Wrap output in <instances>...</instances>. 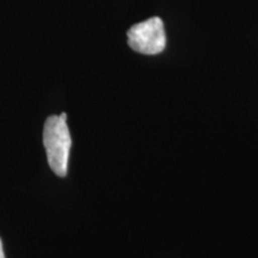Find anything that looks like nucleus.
I'll list each match as a JSON object with an SVG mask.
<instances>
[{
  "label": "nucleus",
  "mask_w": 258,
  "mask_h": 258,
  "mask_svg": "<svg viewBox=\"0 0 258 258\" xmlns=\"http://www.w3.org/2000/svg\"><path fill=\"white\" fill-rule=\"evenodd\" d=\"M43 145L51 171L59 177L66 176L72 139L67 121L60 115H51L44 122Z\"/></svg>",
  "instance_id": "nucleus-1"
},
{
  "label": "nucleus",
  "mask_w": 258,
  "mask_h": 258,
  "mask_svg": "<svg viewBox=\"0 0 258 258\" xmlns=\"http://www.w3.org/2000/svg\"><path fill=\"white\" fill-rule=\"evenodd\" d=\"M127 37L132 49L146 55L159 54L166 46L165 29L159 17H152L133 25L128 30Z\"/></svg>",
  "instance_id": "nucleus-2"
},
{
  "label": "nucleus",
  "mask_w": 258,
  "mask_h": 258,
  "mask_svg": "<svg viewBox=\"0 0 258 258\" xmlns=\"http://www.w3.org/2000/svg\"><path fill=\"white\" fill-rule=\"evenodd\" d=\"M0 258H5L4 249H3V243H2V239H0Z\"/></svg>",
  "instance_id": "nucleus-3"
}]
</instances>
